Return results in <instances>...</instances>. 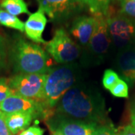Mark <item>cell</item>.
<instances>
[{"label":"cell","instance_id":"d4e9b609","mask_svg":"<svg viewBox=\"0 0 135 135\" xmlns=\"http://www.w3.org/2000/svg\"><path fill=\"white\" fill-rule=\"evenodd\" d=\"M0 135H13L6 126L5 120V113L0 111Z\"/></svg>","mask_w":135,"mask_h":135},{"label":"cell","instance_id":"d6986e66","mask_svg":"<svg viewBox=\"0 0 135 135\" xmlns=\"http://www.w3.org/2000/svg\"><path fill=\"white\" fill-rule=\"evenodd\" d=\"M119 79L120 78L117 74V73L111 69H107L103 75L102 83L106 89L110 90L111 88L118 82Z\"/></svg>","mask_w":135,"mask_h":135},{"label":"cell","instance_id":"f1b7e54d","mask_svg":"<svg viewBox=\"0 0 135 135\" xmlns=\"http://www.w3.org/2000/svg\"><path fill=\"white\" fill-rule=\"evenodd\" d=\"M52 134L53 135H64L62 133L59 132V131H52Z\"/></svg>","mask_w":135,"mask_h":135},{"label":"cell","instance_id":"5bb4252c","mask_svg":"<svg viewBox=\"0 0 135 135\" xmlns=\"http://www.w3.org/2000/svg\"><path fill=\"white\" fill-rule=\"evenodd\" d=\"M33 118L35 117L32 113L25 112L5 114L6 126L13 135L17 134L26 130L32 122Z\"/></svg>","mask_w":135,"mask_h":135},{"label":"cell","instance_id":"f546056e","mask_svg":"<svg viewBox=\"0 0 135 135\" xmlns=\"http://www.w3.org/2000/svg\"><path fill=\"white\" fill-rule=\"evenodd\" d=\"M131 1H134V2H135V0H131Z\"/></svg>","mask_w":135,"mask_h":135},{"label":"cell","instance_id":"52a82bcc","mask_svg":"<svg viewBox=\"0 0 135 135\" xmlns=\"http://www.w3.org/2000/svg\"><path fill=\"white\" fill-rule=\"evenodd\" d=\"M47 74H18L9 79V85L15 95L39 101Z\"/></svg>","mask_w":135,"mask_h":135},{"label":"cell","instance_id":"8992f818","mask_svg":"<svg viewBox=\"0 0 135 135\" xmlns=\"http://www.w3.org/2000/svg\"><path fill=\"white\" fill-rule=\"evenodd\" d=\"M106 18L111 42L122 50L129 49L135 41L134 21L122 14Z\"/></svg>","mask_w":135,"mask_h":135},{"label":"cell","instance_id":"83f0119b","mask_svg":"<svg viewBox=\"0 0 135 135\" xmlns=\"http://www.w3.org/2000/svg\"><path fill=\"white\" fill-rule=\"evenodd\" d=\"M80 2L82 3L83 5H89V0H80Z\"/></svg>","mask_w":135,"mask_h":135},{"label":"cell","instance_id":"603a6c76","mask_svg":"<svg viewBox=\"0 0 135 135\" xmlns=\"http://www.w3.org/2000/svg\"><path fill=\"white\" fill-rule=\"evenodd\" d=\"M92 135H117V131L110 126H97Z\"/></svg>","mask_w":135,"mask_h":135},{"label":"cell","instance_id":"7c38bea8","mask_svg":"<svg viewBox=\"0 0 135 135\" xmlns=\"http://www.w3.org/2000/svg\"><path fill=\"white\" fill-rule=\"evenodd\" d=\"M47 23V19L41 11L38 10V11L31 14L25 23L24 32L26 36L34 42L45 44L47 41L44 40L42 35Z\"/></svg>","mask_w":135,"mask_h":135},{"label":"cell","instance_id":"ba28073f","mask_svg":"<svg viewBox=\"0 0 135 135\" xmlns=\"http://www.w3.org/2000/svg\"><path fill=\"white\" fill-rule=\"evenodd\" d=\"M0 110L5 114L25 112L30 113L35 117L48 119L53 115V112L48 110L41 101L12 95L0 103Z\"/></svg>","mask_w":135,"mask_h":135},{"label":"cell","instance_id":"cb8c5ba5","mask_svg":"<svg viewBox=\"0 0 135 135\" xmlns=\"http://www.w3.org/2000/svg\"><path fill=\"white\" fill-rule=\"evenodd\" d=\"M44 130L38 126H32L21 131L17 135H44Z\"/></svg>","mask_w":135,"mask_h":135},{"label":"cell","instance_id":"9a60e30c","mask_svg":"<svg viewBox=\"0 0 135 135\" xmlns=\"http://www.w3.org/2000/svg\"><path fill=\"white\" fill-rule=\"evenodd\" d=\"M0 6L5 11L16 17L23 14L31 15L24 0H2Z\"/></svg>","mask_w":135,"mask_h":135},{"label":"cell","instance_id":"7a4b0ae2","mask_svg":"<svg viewBox=\"0 0 135 135\" xmlns=\"http://www.w3.org/2000/svg\"><path fill=\"white\" fill-rule=\"evenodd\" d=\"M81 71L76 63L63 64L51 68L47 74V78L41 101L48 110L52 111L59 100L76 83L80 82Z\"/></svg>","mask_w":135,"mask_h":135},{"label":"cell","instance_id":"7402d4cb","mask_svg":"<svg viewBox=\"0 0 135 135\" xmlns=\"http://www.w3.org/2000/svg\"><path fill=\"white\" fill-rule=\"evenodd\" d=\"M7 62V47L5 38L0 35V71L6 66Z\"/></svg>","mask_w":135,"mask_h":135},{"label":"cell","instance_id":"8fae6325","mask_svg":"<svg viewBox=\"0 0 135 135\" xmlns=\"http://www.w3.org/2000/svg\"><path fill=\"white\" fill-rule=\"evenodd\" d=\"M96 25L95 17L80 16L74 20L70 29V33L80 44L87 46Z\"/></svg>","mask_w":135,"mask_h":135},{"label":"cell","instance_id":"3957f363","mask_svg":"<svg viewBox=\"0 0 135 135\" xmlns=\"http://www.w3.org/2000/svg\"><path fill=\"white\" fill-rule=\"evenodd\" d=\"M11 56L14 68L20 74H45L51 68L50 59L46 51L23 38L15 41Z\"/></svg>","mask_w":135,"mask_h":135},{"label":"cell","instance_id":"277c9868","mask_svg":"<svg viewBox=\"0 0 135 135\" xmlns=\"http://www.w3.org/2000/svg\"><path fill=\"white\" fill-rule=\"evenodd\" d=\"M95 17V28L83 55L82 62L86 65L101 64L107 56L111 44L106 17L100 15Z\"/></svg>","mask_w":135,"mask_h":135},{"label":"cell","instance_id":"ac0fdd59","mask_svg":"<svg viewBox=\"0 0 135 135\" xmlns=\"http://www.w3.org/2000/svg\"><path fill=\"white\" fill-rule=\"evenodd\" d=\"M110 93L117 98H128V86L126 81L119 79L118 82L110 89Z\"/></svg>","mask_w":135,"mask_h":135},{"label":"cell","instance_id":"ffe728a7","mask_svg":"<svg viewBox=\"0 0 135 135\" xmlns=\"http://www.w3.org/2000/svg\"><path fill=\"white\" fill-rule=\"evenodd\" d=\"M120 14L135 19V2L131 0H120Z\"/></svg>","mask_w":135,"mask_h":135},{"label":"cell","instance_id":"30bf717a","mask_svg":"<svg viewBox=\"0 0 135 135\" xmlns=\"http://www.w3.org/2000/svg\"><path fill=\"white\" fill-rule=\"evenodd\" d=\"M50 130L64 135H92L98 124L68 119L53 114L47 120Z\"/></svg>","mask_w":135,"mask_h":135},{"label":"cell","instance_id":"2e32d148","mask_svg":"<svg viewBox=\"0 0 135 135\" xmlns=\"http://www.w3.org/2000/svg\"><path fill=\"white\" fill-rule=\"evenodd\" d=\"M0 25L11 29L24 32L25 23L14 15H11L4 10L0 9Z\"/></svg>","mask_w":135,"mask_h":135},{"label":"cell","instance_id":"4316f807","mask_svg":"<svg viewBox=\"0 0 135 135\" xmlns=\"http://www.w3.org/2000/svg\"><path fill=\"white\" fill-rule=\"evenodd\" d=\"M130 116L131 125L135 126V100L131 103V105Z\"/></svg>","mask_w":135,"mask_h":135},{"label":"cell","instance_id":"4fadbf2b","mask_svg":"<svg viewBox=\"0 0 135 135\" xmlns=\"http://www.w3.org/2000/svg\"><path fill=\"white\" fill-rule=\"evenodd\" d=\"M116 64L122 76L129 83H135V50H122L117 57Z\"/></svg>","mask_w":135,"mask_h":135},{"label":"cell","instance_id":"44dd1931","mask_svg":"<svg viewBox=\"0 0 135 135\" xmlns=\"http://www.w3.org/2000/svg\"><path fill=\"white\" fill-rule=\"evenodd\" d=\"M14 94L9 85V79L0 78V103Z\"/></svg>","mask_w":135,"mask_h":135},{"label":"cell","instance_id":"e0dca14e","mask_svg":"<svg viewBox=\"0 0 135 135\" xmlns=\"http://www.w3.org/2000/svg\"><path fill=\"white\" fill-rule=\"evenodd\" d=\"M113 0H89V7L94 15H104L106 17L108 8Z\"/></svg>","mask_w":135,"mask_h":135},{"label":"cell","instance_id":"9c48e42d","mask_svg":"<svg viewBox=\"0 0 135 135\" xmlns=\"http://www.w3.org/2000/svg\"><path fill=\"white\" fill-rule=\"evenodd\" d=\"M38 10L48 15L52 22L62 23L71 18L81 9L80 0H37Z\"/></svg>","mask_w":135,"mask_h":135},{"label":"cell","instance_id":"484cf974","mask_svg":"<svg viewBox=\"0 0 135 135\" xmlns=\"http://www.w3.org/2000/svg\"><path fill=\"white\" fill-rule=\"evenodd\" d=\"M117 135H135V126L132 125L126 126L119 132H117Z\"/></svg>","mask_w":135,"mask_h":135},{"label":"cell","instance_id":"5b68a950","mask_svg":"<svg viewBox=\"0 0 135 135\" xmlns=\"http://www.w3.org/2000/svg\"><path fill=\"white\" fill-rule=\"evenodd\" d=\"M45 48L56 62L62 65L72 63L81 53L80 46L62 28L55 31L53 38L45 44Z\"/></svg>","mask_w":135,"mask_h":135},{"label":"cell","instance_id":"6da1fadb","mask_svg":"<svg viewBox=\"0 0 135 135\" xmlns=\"http://www.w3.org/2000/svg\"><path fill=\"white\" fill-rule=\"evenodd\" d=\"M54 109L56 115L89 123L98 124L105 116V102L101 92L81 82L71 87Z\"/></svg>","mask_w":135,"mask_h":135}]
</instances>
